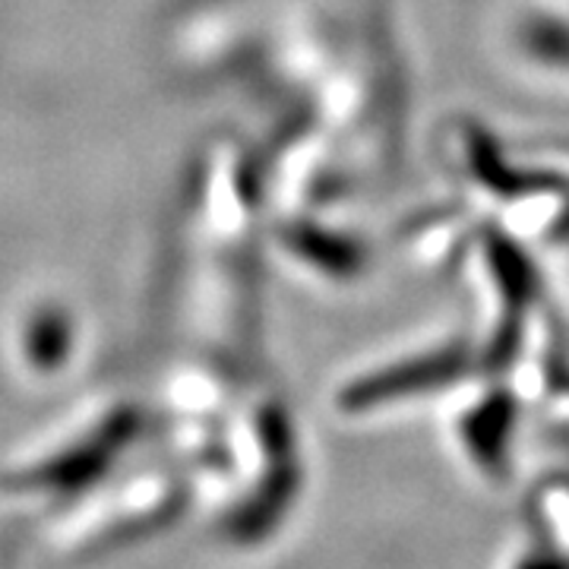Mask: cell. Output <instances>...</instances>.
Masks as SVG:
<instances>
[{
  "mask_svg": "<svg viewBox=\"0 0 569 569\" xmlns=\"http://www.w3.org/2000/svg\"><path fill=\"white\" fill-rule=\"evenodd\" d=\"M456 373V361L452 358H430L421 365H411V370H396L389 377H373L365 380L361 387L348 396V406L358 408H373L392 402V399H402L411 389L433 387V383H447L449 377Z\"/></svg>",
  "mask_w": 569,
  "mask_h": 569,
  "instance_id": "6da1fadb",
  "label": "cell"
},
{
  "mask_svg": "<svg viewBox=\"0 0 569 569\" xmlns=\"http://www.w3.org/2000/svg\"><path fill=\"white\" fill-rule=\"evenodd\" d=\"M509 408L503 402H490L485 411L471 415L466 425V447H471L475 459L485 471H503V452L509 440Z\"/></svg>",
  "mask_w": 569,
  "mask_h": 569,
  "instance_id": "7a4b0ae2",
  "label": "cell"
},
{
  "mask_svg": "<svg viewBox=\"0 0 569 569\" xmlns=\"http://www.w3.org/2000/svg\"><path fill=\"white\" fill-rule=\"evenodd\" d=\"M516 569H569V563L557 553H535V557H526Z\"/></svg>",
  "mask_w": 569,
  "mask_h": 569,
  "instance_id": "3957f363",
  "label": "cell"
}]
</instances>
